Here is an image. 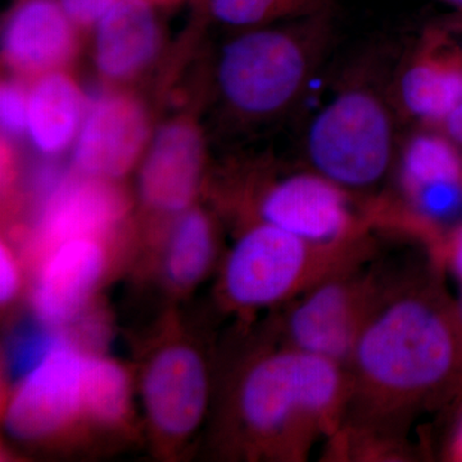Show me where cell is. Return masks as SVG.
Listing matches in <instances>:
<instances>
[{
	"label": "cell",
	"mask_w": 462,
	"mask_h": 462,
	"mask_svg": "<svg viewBox=\"0 0 462 462\" xmlns=\"http://www.w3.org/2000/svg\"><path fill=\"white\" fill-rule=\"evenodd\" d=\"M372 279L348 272L319 282L289 315L293 348L338 364L349 361L356 340L378 306Z\"/></svg>",
	"instance_id": "52a82bcc"
},
{
	"label": "cell",
	"mask_w": 462,
	"mask_h": 462,
	"mask_svg": "<svg viewBox=\"0 0 462 462\" xmlns=\"http://www.w3.org/2000/svg\"><path fill=\"white\" fill-rule=\"evenodd\" d=\"M75 27L57 0H21L5 21V60L29 74L56 71L74 53Z\"/></svg>",
	"instance_id": "5bb4252c"
},
{
	"label": "cell",
	"mask_w": 462,
	"mask_h": 462,
	"mask_svg": "<svg viewBox=\"0 0 462 462\" xmlns=\"http://www.w3.org/2000/svg\"><path fill=\"white\" fill-rule=\"evenodd\" d=\"M123 211V199L108 180L79 173L51 191L39 233L47 248L69 239L99 238L114 227Z\"/></svg>",
	"instance_id": "9a60e30c"
},
{
	"label": "cell",
	"mask_w": 462,
	"mask_h": 462,
	"mask_svg": "<svg viewBox=\"0 0 462 462\" xmlns=\"http://www.w3.org/2000/svg\"><path fill=\"white\" fill-rule=\"evenodd\" d=\"M462 179L461 149L437 129L422 130L404 143L398 161L403 193L430 182Z\"/></svg>",
	"instance_id": "ac0fdd59"
},
{
	"label": "cell",
	"mask_w": 462,
	"mask_h": 462,
	"mask_svg": "<svg viewBox=\"0 0 462 462\" xmlns=\"http://www.w3.org/2000/svg\"><path fill=\"white\" fill-rule=\"evenodd\" d=\"M312 171L357 193L384 180L396 156L393 111L376 85L355 79L312 118L306 135Z\"/></svg>",
	"instance_id": "277c9868"
},
{
	"label": "cell",
	"mask_w": 462,
	"mask_h": 462,
	"mask_svg": "<svg viewBox=\"0 0 462 462\" xmlns=\"http://www.w3.org/2000/svg\"><path fill=\"white\" fill-rule=\"evenodd\" d=\"M352 196L315 171L297 172L273 182L261 196V223L273 225L318 245L364 239L367 218L352 205Z\"/></svg>",
	"instance_id": "8992f818"
},
{
	"label": "cell",
	"mask_w": 462,
	"mask_h": 462,
	"mask_svg": "<svg viewBox=\"0 0 462 462\" xmlns=\"http://www.w3.org/2000/svg\"><path fill=\"white\" fill-rule=\"evenodd\" d=\"M202 160L196 127L187 123L166 125L152 142L142 167V199L161 212H184L199 189Z\"/></svg>",
	"instance_id": "4fadbf2b"
},
{
	"label": "cell",
	"mask_w": 462,
	"mask_h": 462,
	"mask_svg": "<svg viewBox=\"0 0 462 462\" xmlns=\"http://www.w3.org/2000/svg\"><path fill=\"white\" fill-rule=\"evenodd\" d=\"M440 133L445 134L447 138L455 143L458 148L462 149V99L458 102L449 115L447 116L443 123L437 127Z\"/></svg>",
	"instance_id": "4316f807"
},
{
	"label": "cell",
	"mask_w": 462,
	"mask_h": 462,
	"mask_svg": "<svg viewBox=\"0 0 462 462\" xmlns=\"http://www.w3.org/2000/svg\"><path fill=\"white\" fill-rule=\"evenodd\" d=\"M401 109L437 129L462 99V44L454 32L431 27L422 33L397 79Z\"/></svg>",
	"instance_id": "9c48e42d"
},
{
	"label": "cell",
	"mask_w": 462,
	"mask_h": 462,
	"mask_svg": "<svg viewBox=\"0 0 462 462\" xmlns=\"http://www.w3.org/2000/svg\"><path fill=\"white\" fill-rule=\"evenodd\" d=\"M20 272L16 258L5 245L0 249V302L7 305L16 297L20 288Z\"/></svg>",
	"instance_id": "484cf974"
},
{
	"label": "cell",
	"mask_w": 462,
	"mask_h": 462,
	"mask_svg": "<svg viewBox=\"0 0 462 462\" xmlns=\"http://www.w3.org/2000/svg\"><path fill=\"white\" fill-rule=\"evenodd\" d=\"M85 111L83 94L69 76H41L29 91L27 133L33 145L45 154L62 152L78 136Z\"/></svg>",
	"instance_id": "e0dca14e"
},
{
	"label": "cell",
	"mask_w": 462,
	"mask_h": 462,
	"mask_svg": "<svg viewBox=\"0 0 462 462\" xmlns=\"http://www.w3.org/2000/svg\"><path fill=\"white\" fill-rule=\"evenodd\" d=\"M156 0H117L96 25V62L100 74L123 80L156 56L160 18Z\"/></svg>",
	"instance_id": "2e32d148"
},
{
	"label": "cell",
	"mask_w": 462,
	"mask_h": 462,
	"mask_svg": "<svg viewBox=\"0 0 462 462\" xmlns=\"http://www.w3.org/2000/svg\"><path fill=\"white\" fill-rule=\"evenodd\" d=\"M403 196L409 216L419 226L434 229L462 216V179L430 182Z\"/></svg>",
	"instance_id": "7402d4cb"
},
{
	"label": "cell",
	"mask_w": 462,
	"mask_h": 462,
	"mask_svg": "<svg viewBox=\"0 0 462 462\" xmlns=\"http://www.w3.org/2000/svg\"><path fill=\"white\" fill-rule=\"evenodd\" d=\"M456 30H457L458 32L462 33V26H457L456 27ZM461 44H462V42L460 41Z\"/></svg>",
	"instance_id": "4dcf8cb0"
},
{
	"label": "cell",
	"mask_w": 462,
	"mask_h": 462,
	"mask_svg": "<svg viewBox=\"0 0 462 462\" xmlns=\"http://www.w3.org/2000/svg\"><path fill=\"white\" fill-rule=\"evenodd\" d=\"M454 452L456 457H457L458 460L462 461V421L460 425V430H458L457 436H456Z\"/></svg>",
	"instance_id": "f1b7e54d"
},
{
	"label": "cell",
	"mask_w": 462,
	"mask_h": 462,
	"mask_svg": "<svg viewBox=\"0 0 462 462\" xmlns=\"http://www.w3.org/2000/svg\"><path fill=\"white\" fill-rule=\"evenodd\" d=\"M130 382L120 365L87 355L84 367L83 413L100 424H116L129 411Z\"/></svg>",
	"instance_id": "ffe728a7"
},
{
	"label": "cell",
	"mask_w": 462,
	"mask_h": 462,
	"mask_svg": "<svg viewBox=\"0 0 462 462\" xmlns=\"http://www.w3.org/2000/svg\"><path fill=\"white\" fill-rule=\"evenodd\" d=\"M29 93L16 83L3 84L0 91V121L3 132L18 136L27 132Z\"/></svg>",
	"instance_id": "cb8c5ba5"
},
{
	"label": "cell",
	"mask_w": 462,
	"mask_h": 462,
	"mask_svg": "<svg viewBox=\"0 0 462 462\" xmlns=\"http://www.w3.org/2000/svg\"><path fill=\"white\" fill-rule=\"evenodd\" d=\"M461 318H462V300H461Z\"/></svg>",
	"instance_id": "1f68e13d"
},
{
	"label": "cell",
	"mask_w": 462,
	"mask_h": 462,
	"mask_svg": "<svg viewBox=\"0 0 462 462\" xmlns=\"http://www.w3.org/2000/svg\"><path fill=\"white\" fill-rule=\"evenodd\" d=\"M75 26H96L117 0H57Z\"/></svg>",
	"instance_id": "d4e9b609"
},
{
	"label": "cell",
	"mask_w": 462,
	"mask_h": 462,
	"mask_svg": "<svg viewBox=\"0 0 462 462\" xmlns=\"http://www.w3.org/2000/svg\"><path fill=\"white\" fill-rule=\"evenodd\" d=\"M148 139V118L138 102L105 96L85 111L76 136L74 162L79 173L111 180L129 171Z\"/></svg>",
	"instance_id": "30bf717a"
},
{
	"label": "cell",
	"mask_w": 462,
	"mask_h": 462,
	"mask_svg": "<svg viewBox=\"0 0 462 462\" xmlns=\"http://www.w3.org/2000/svg\"><path fill=\"white\" fill-rule=\"evenodd\" d=\"M449 254L451 263L458 278L462 279V225L452 233L449 242Z\"/></svg>",
	"instance_id": "83f0119b"
},
{
	"label": "cell",
	"mask_w": 462,
	"mask_h": 462,
	"mask_svg": "<svg viewBox=\"0 0 462 462\" xmlns=\"http://www.w3.org/2000/svg\"><path fill=\"white\" fill-rule=\"evenodd\" d=\"M214 256L211 224L202 212L187 211L173 227L167 245L165 273L175 287L188 288L205 275Z\"/></svg>",
	"instance_id": "d6986e66"
},
{
	"label": "cell",
	"mask_w": 462,
	"mask_h": 462,
	"mask_svg": "<svg viewBox=\"0 0 462 462\" xmlns=\"http://www.w3.org/2000/svg\"><path fill=\"white\" fill-rule=\"evenodd\" d=\"M67 338L58 328L45 324L27 328L12 340L7 365L12 378L20 382Z\"/></svg>",
	"instance_id": "603a6c76"
},
{
	"label": "cell",
	"mask_w": 462,
	"mask_h": 462,
	"mask_svg": "<svg viewBox=\"0 0 462 462\" xmlns=\"http://www.w3.org/2000/svg\"><path fill=\"white\" fill-rule=\"evenodd\" d=\"M334 38L333 9L284 27H257L224 48L217 66L221 94L236 114L251 120L291 107L320 69Z\"/></svg>",
	"instance_id": "7a4b0ae2"
},
{
	"label": "cell",
	"mask_w": 462,
	"mask_h": 462,
	"mask_svg": "<svg viewBox=\"0 0 462 462\" xmlns=\"http://www.w3.org/2000/svg\"><path fill=\"white\" fill-rule=\"evenodd\" d=\"M143 400L152 425L161 434L189 436L205 415L208 383L200 356L188 346L161 349L143 378Z\"/></svg>",
	"instance_id": "8fae6325"
},
{
	"label": "cell",
	"mask_w": 462,
	"mask_h": 462,
	"mask_svg": "<svg viewBox=\"0 0 462 462\" xmlns=\"http://www.w3.org/2000/svg\"><path fill=\"white\" fill-rule=\"evenodd\" d=\"M363 242L318 245L260 221L231 249L225 264V293L245 309L273 305L346 272L364 251Z\"/></svg>",
	"instance_id": "5b68a950"
},
{
	"label": "cell",
	"mask_w": 462,
	"mask_h": 462,
	"mask_svg": "<svg viewBox=\"0 0 462 462\" xmlns=\"http://www.w3.org/2000/svg\"><path fill=\"white\" fill-rule=\"evenodd\" d=\"M457 360L445 310L420 291L397 293L376 306L356 340L349 400L376 413L419 406L445 384Z\"/></svg>",
	"instance_id": "6da1fadb"
},
{
	"label": "cell",
	"mask_w": 462,
	"mask_h": 462,
	"mask_svg": "<svg viewBox=\"0 0 462 462\" xmlns=\"http://www.w3.org/2000/svg\"><path fill=\"white\" fill-rule=\"evenodd\" d=\"M87 352L67 337L38 367L17 382L5 427L20 440L50 437L83 413Z\"/></svg>",
	"instance_id": "ba28073f"
},
{
	"label": "cell",
	"mask_w": 462,
	"mask_h": 462,
	"mask_svg": "<svg viewBox=\"0 0 462 462\" xmlns=\"http://www.w3.org/2000/svg\"><path fill=\"white\" fill-rule=\"evenodd\" d=\"M106 269L99 238H75L48 248L39 267L32 305L39 320L51 327L75 321Z\"/></svg>",
	"instance_id": "7c38bea8"
},
{
	"label": "cell",
	"mask_w": 462,
	"mask_h": 462,
	"mask_svg": "<svg viewBox=\"0 0 462 462\" xmlns=\"http://www.w3.org/2000/svg\"><path fill=\"white\" fill-rule=\"evenodd\" d=\"M440 2L448 3V5H456V7L462 8V0H440Z\"/></svg>",
	"instance_id": "f546056e"
},
{
	"label": "cell",
	"mask_w": 462,
	"mask_h": 462,
	"mask_svg": "<svg viewBox=\"0 0 462 462\" xmlns=\"http://www.w3.org/2000/svg\"><path fill=\"white\" fill-rule=\"evenodd\" d=\"M203 5L217 23L240 29L297 20L331 7L329 0H203Z\"/></svg>",
	"instance_id": "44dd1931"
},
{
	"label": "cell",
	"mask_w": 462,
	"mask_h": 462,
	"mask_svg": "<svg viewBox=\"0 0 462 462\" xmlns=\"http://www.w3.org/2000/svg\"><path fill=\"white\" fill-rule=\"evenodd\" d=\"M351 398L342 364L293 348L261 358L240 384V419L254 436L300 442L336 425Z\"/></svg>",
	"instance_id": "3957f363"
}]
</instances>
